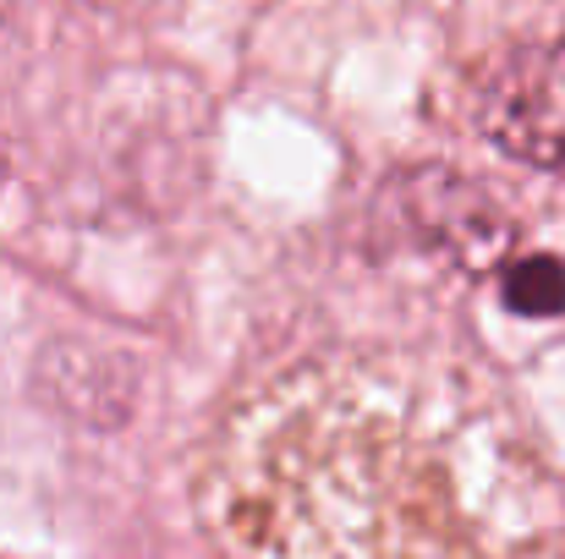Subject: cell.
<instances>
[{"label": "cell", "instance_id": "obj_1", "mask_svg": "<svg viewBox=\"0 0 565 559\" xmlns=\"http://www.w3.org/2000/svg\"><path fill=\"white\" fill-rule=\"evenodd\" d=\"M472 127L511 160L565 176V39L511 44L472 77Z\"/></svg>", "mask_w": 565, "mask_h": 559}, {"label": "cell", "instance_id": "obj_3", "mask_svg": "<svg viewBox=\"0 0 565 559\" xmlns=\"http://www.w3.org/2000/svg\"><path fill=\"white\" fill-rule=\"evenodd\" d=\"M505 302H511V313H527V319H561L565 313V264L550 258V252L511 258V264H505Z\"/></svg>", "mask_w": 565, "mask_h": 559}, {"label": "cell", "instance_id": "obj_4", "mask_svg": "<svg viewBox=\"0 0 565 559\" xmlns=\"http://www.w3.org/2000/svg\"><path fill=\"white\" fill-rule=\"evenodd\" d=\"M0 176H6V171H0Z\"/></svg>", "mask_w": 565, "mask_h": 559}, {"label": "cell", "instance_id": "obj_2", "mask_svg": "<svg viewBox=\"0 0 565 559\" xmlns=\"http://www.w3.org/2000/svg\"><path fill=\"white\" fill-rule=\"evenodd\" d=\"M379 219L406 247H423V252H434L456 269H472V275L511 264V247H516L511 214L478 182H467L445 165L406 171L401 182L384 186Z\"/></svg>", "mask_w": 565, "mask_h": 559}]
</instances>
